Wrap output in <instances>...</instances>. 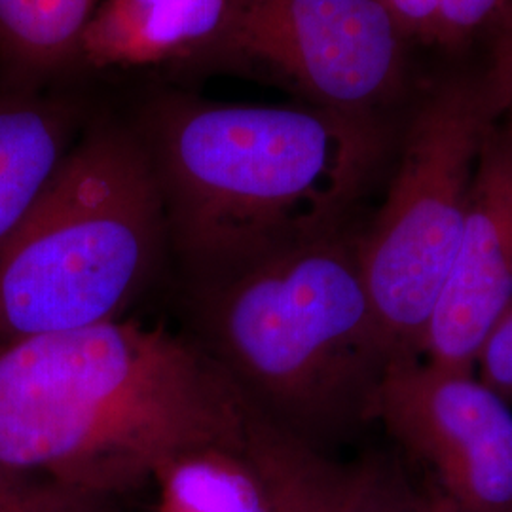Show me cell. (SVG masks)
<instances>
[{"mask_svg":"<svg viewBox=\"0 0 512 512\" xmlns=\"http://www.w3.org/2000/svg\"><path fill=\"white\" fill-rule=\"evenodd\" d=\"M503 116L482 69L431 82L410 112L391 179L361 226L366 289L399 353H418L458 249L484 141Z\"/></svg>","mask_w":512,"mask_h":512,"instance_id":"cell-5","label":"cell"},{"mask_svg":"<svg viewBox=\"0 0 512 512\" xmlns=\"http://www.w3.org/2000/svg\"><path fill=\"white\" fill-rule=\"evenodd\" d=\"M476 378L512 408V302L488 329L476 351Z\"/></svg>","mask_w":512,"mask_h":512,"instance_id":"cell-17","label":"cell"},{"mask_svg":"<svg viewBox=\"0 0 512 512\" xmlns=\"http://www.w3.org/2000/svg\"><path fill=\"white\" fill-rule=\"evenodd\" d=\"M359 512H450L435 490L408 471L403 459L374 454L372 476Z\"/></svg>","mask_w":512,"mask_h":512,"instance_id":"cell-14","label":"cell"},{"mask_svg":"<svg viewBox=\"0 0 512 512\" xmlns=\"http://www.w3.org/2000/svg\"><path fill=\"white\" fill-rule=\"evenodd\" d=\"M158 512H268L245 450L200 448L167 461L152 480Z\"/></svg>","mask_w":512,"mask_h":512,"instance_id":"cell-13","label":"cell"},{"mask_svg":"<svg viewBox=\"0 0 512 512\" xmlns=\"http://www.w3.org/2000/svg\"><path fill=\"white\" fill-rule=\"evenodd\" d=\"M488 31L492 35V44L486 69L494 80L501 101V118L512 124V0H507L505 8Z\"/></svg>","mask_w":512,"mask_h":512,"instance_id":"cell-18","label":"cell"},{"mask_svg":"<svg viewBox=\"0 0 512 512\" xmlns=\"http://www.w3.org/2000/svg\"><path fill=\"white\" fill-rule=\"evenodd\" d=\"M188 287L348 224L384 164L387 129L317 107L173 95L139 124Z\"/></svg>","mask_w":512,"mask_h":512,"instance_id":"cell-2","label":"cell"},{"mask_svg":"<svg viewBox=\"0 0 512 512\" xmlns=\"http://www.w3.org/2000/svg\"><path fill=\"white\" fill-rule=\"evenodd\" d=\"M99 0H0L6 84L37 88L78 63L80 38Z\"/></svg>","mask_w":512,"mask_h":512,"instance_id":"cell-12","label":"cell"},{"mask_svg":"<svg viewBox=\"0 0 512 512\" xmlns=\"http://www.w3.org/2000/svg\"><path fill=\"white\" fill-rule=\"evenodd\" d=\"M507 0H440L433 44L456 50L490 29Z\"/></svg>","mask_w":512,"mask_h":512,"instance_id":"cell-16","label":"cell"},{"mask_svg":"<svg viewBox=\"0 0 512 512\" xmlns=\"http://www.w3.org/2000/svg\"><path fill=\"white\" fill-rule=\"evenodd\" d=\"M0 512H114V499L25 475L0 497Z\"/></svg>","mask_w":512,"mask_h":512,"instance_id":"cell-15","label":"cell"},{"mask_svg":"<svg viewBox=\"0 0 512 512\" xmlns=\"http://www.w3.org/2000/svg\"><path fill=\"white\" fill-rule=\"evenodd\" d=\"M512 302V124L499 118L478 156L458 249L421 342L431 365L475 372L476 351Z\"/></svg>","mask_w":512,"mask_h":512,"instance_id":"cell-8","label":"cell"},{"mask_svg":"<svg viewBox=\"0 0 512 512\" xmlns=\"http://www.w3.org/2000/svg\"><path fill=\"white\" fill-rule=\"evenodd\" d=\"M239 0H99L78 48L95 71L234 69Z\"/></svg>","mask_w":512,"mask_h":512,"instance_id":"cell-9","label":"cell"},{"mask_svg":"<svg viewBox=\"0 0 512 512\" xmlns=\"http://www.w3.org/2000/svg\"><path fill=\"white\" fill-rule=\"evenodd\" d=\"M406 42L433 44L440 0H380Z\"/></svg>","mask_w":512,"mask_h":512,"instance_id":"cell-19","label":"cell"},{"mask_svg":"<svg viewBox=\"0 0 512 512\" xmlns=\"http://www.w3.org/2000/svg\"><path fill=\"white\" fill-rule=\"evenodd\" d=\"M374 423L408 456L450 512H512V408L471 370L397 353Z\"/></svg>","mask_w":512,"mask_h":512,"instance_id":"cell-7","label":"cell"},{"mask_svg":"<svg viewBox=\"0 0 512 512\" xmlns=\"http://www.w3.org/2000/svg\"><path fill=\"white\" fill-rule=\"evenodd\" d=\"M406 44L380 0H239L234 69L385 126L406 84Z\"/></svg>","mask_w":512,"mask_h":512,"instance_id":"cell-6","label":"cell"},{"mask_svg":"<svg viewBox=\"0 0 512 512\" xmlns=\"http://www.w3.org/2000/svg\"><path fill=\"white\" fill-rule=\"evenodd\" d=\"M78 137L71 103L37 88L0 86V243L35 205Z\"/></svg>","mask_w":512,"mask_h":512,"instance_id":"cell-11","label":"cell"},{"mask_svg":"<svg viewBox=\"0 0 512 512\" xmlns=\"http://www.w3.org/2000/svg\"><path fill=\"white\" fill-rule=\"evenodd\" d=\"M245 456L262 482L268 512H359L374 456L332 458L275 425L243 399Z\"/></svg>","mask_w":512,"mask_h":512,"instance_id":"cell-10","label":"cell"},{"mask_svg":"<svg viewBox=\"0 0 512 512\" xmlns=\"http://www.w3.org/2000/svg\"><path fill=\"white\" fill-rule=\"evenodd\" d=\"M167 251L164 198L139 131L86 129L0 243V346L122 319Z\"/></svg>","mask_w":512,"mask_h":512,"instance_id":"cell-4","label":"cell"},{"mask_svg":"<svg viewBox=\"0 0 512 512\" xmlns=\"http://www.w3.org/2000/svg\"><path fill=\"white\" fill-rule=\"evenodd\" d=\"M200 448L245 450V408L192 336L118 319L0 346V467L116 499Z\"/></svg>","mask_w":512,"mask_h":512,"instance_id":"cell-1","label":"cell"},{"mask_svg":"<svg viewBox=\"0 0 512 512\" xmlns=\"http://www.w3.org/2000/svg\"><path fill=\"white\" fill-rule=\"evenodd\" d=\"M359 236L348 222L188 287L192 338L239 395L329 454L374 423L399 353L366 289Z\"/></svg>","mask_w":512,"mask_h":512,"instance_id":"cell-3","label":"cell"}]
</instances>
